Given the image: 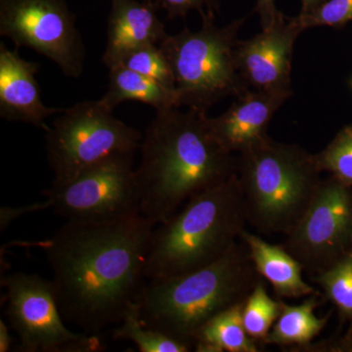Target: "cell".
I'll return each instance as SVG.
<instances>
[{"instance_id": "obj_1", "label": "cell", "mask_w": 352, "mask_h": 352, "mask_svg": "<svg viewBox=\"0 0 352 352\" xmlns=\"http://www.w3.org/2000/svg\"><path fill=\"white\" fill-rule=\"evenodd\" d=\"M156 224L142 214L67 220L43 249L64 319L95 335L120 323L145 283Z\"/></svg>"}, {"instance_id": "obj_2", "label": "cell", "mask_w": 352, "mask_h": 352, "mask_svg": "<svg viewBox=\"0 0 352 352\" xmlns=\"http://www.w3.org/2000/svg\"><path fill=\"white\" fill-rule=\"evenodd\" d=\"M208 118L194 109H166L157 111L146 129L135 175L141 214L156 226L237 173V155L217 143Z\"/></svg>"}, {"instance_id": "obj_3", "label": "cell", "mask_w": 352, "mask_h": 352, "mask_svg": "<svg viewBox=\"0 0 352 352\" xmlns=\"http://www.w3.org/2000/svg\"><path fill=\"white\" fill-rule=\"evenodd\" d=\"M261 280L247 245L237 241L205 267L146 281L138 298L139 317L148 327L194 349L196 333L215 315L244 303Z\"/></svg>"}, {"instance_id": "obj_4", "label": "cell", "mask_w": 352, "mask_h": 352, "mask_svg": "<svg viewBox=\"0 0 352 352\" xmlns=\"http://www.w3.org/2000/svg\"><path fill=\"white\" fill-rule=\"evenodd\" d=\"M248 223L237 173L191 199L153 232L146 281L186 274L214 263Z\"/></svg>"}, {"instance_id": "obj_5", "label": "cell", "mask_w": 352, "mask_h": 352, "mask_svg": "<svg viewBox=\"0 0 352 352\" xmlns=\"http://www.w3.org/2000/svg\"><path fill=\"white\" fill-rule=\"evenodd\" d=\"M237 156L248 223L267 235H287L320 187L322 171L315 155L268 138Z\"/></svg>"}, {"instance_id": "obj_6", "label": "cell", "mask_w": 352, "mask_h": 352, "mask_svg": "<svg viewBox=\"0 0 352 352\" xmlns=\"http://www.w3.org/2000/svg\"><path fill=\"white\" fill-rule=\"evenodd\" d=\"M201 29L185 28L159 44L175 76L178 108L208 113L214 104L250 89L236 66L238 34L247 18L215 25V14L200 13Z\"/></svg>"}, {"instance_id": "obj_7", "label": "cell", "mask_w": 352, "mask_h": 352, "mask_svg": "<svg viewBox=\"0 0 352 352\" xmlns=\"http://www.w3.org/2000/svg\"><path fill=\"white\" fill-rule=\"evenodd\" d=\"M53 182H65L119 155L140 149L141 132L113 117L100 100L63 109L45 132Z\"/></svg>"}, {"instance_id": "obj_8", "label": "cell", "mask_w": 352, "mask_h": 352, "mask_svg": "<svg viewBox=\"0 0 352 352\" xmlns=\"http://www.w3.org/2000/svg\"><path fill=\"white\" fill-rule=\"evenodd\" d=\"M6 315L20 340V351L97 352L101 340L69 330L58 305L52 281L36 274L16 272L1 279Z\"/></svg>"}, {"instance_id": "obj_9", "label": "cell", "mask_w": 352, "mask_h": 352, "mask_svg": "<svg viewBox=\"0 0 352 352\" xmlns=\"http://www.w3.org/2000/svg\"><path fill=\"white\" fill-rule=\"evenodd\" d=\"M134 154L119 155L65 182H53L46 201L67 220H109L141 214Z\"/></svg>"}, {"instance_id": "obj_10", "label": "cell", "mask_w": 352, "mask_h": 352, "mask_svg": "<svg viewBox=\"0 0 352 352\" xmlns=\"http://www.w3.org/2000/svg\"><path fill=\"white\" fill-rule=\"evenodd\" d=\"M0 34L48 58L65 76L83 73L85 45L66 0H0Z\"/></svg>"}, {"instance_id": "obj_11", "label": "cell", "mask_w": 352, "mask_h": 352, "mask_svg": "<svg viewBox=\"0 0 352 352\" xmlns=\"http://www.w3.org/2000/svg\"><path fill=\"white\" fill-rule=\"evenodd\" d=\"M351 234L352 188L330 175L282 245L303 270L318 275L351 252Z\"/></svg>"}, {"instance_id": "obj_12", "label": "cell", "mask_w": 352, "mask_h": 352, "mask_svg": "<svg viewBox=\"0 0 352 352\" xmlns=\"http://www.w3.org/2000/svg\"><path fill=\"white\" fill-rule=\"evenodd\" d=\"M302 31L281 12L254 38L238 41L236 66L250 89L293 95L292 66L296 38Z\"/></svg>"}, {"instance_id": "obj_13", "label": "cell", "mask_w": 352, "mask_h": 352, "mask_svg": "<svg viewBox=\"0 0 352 352\" xmlns=\"http://www.w3.org/2000/svg\"><path fill=\"white\" fill-rule=\"evenodd\" d=\"M291 96L249 89L219 117H208V129L226 151L241 154L270 138L273 116Z\"/></svg>"}, {"instance_id": "obj_14", "label": "cell", "mask_w": 352, "mask_h": 352, "mask_svg": "<svg viewBox=\"0 0 352 352\" xmlns=\"http://www.w3.org/2000/svg\"><path fill=\"white\" fill-rule=\"evenodd\" d=\"M38 64L27 61L17 50L0 43V116L47 131L46 120L63 109L44 105L36 80Z\"/></svg>"}, {"instance_id": "obj_15", "label": "cell", "mask_w": 352, "mask_h": 352, "mask_svg": "<svg viewBox=\"0 0 352 352\" xmlns=\"http://www.w3.org/2000/svg\"><path fill=\"white\" fill-rule=\"evenodd\" d=\"M107 41L103 62L108 69L122 63L131 51L147 44L159 45L166 38L164 23L152 0H110Z\"/></svg>"}, {"instance_id": "obj_16", "label": "cell", "mask_w": 352, "mask_h": 352, "mask_svg": "<svg viewBox=\"0 0 352 352\" xmlns=\"http://www.w3.org/2000/svg\"><path fill=\"white\" fill-rule=\"evenodd\" d=\"M240 239L247 245L254 267L267 280L279 298H298L320 292L303 280L302 266L282 245H273L258 236L243 231Z\"/></svg>"}, {"instance_id": "obj_17", "label": "cell", "mask_w": 352, "mask_h": 352, "mask_svg": "<svg viewBox=\"0 0 352 352\" xmlns=\"http://www.w3.org/2000/svg\"><path fill=\"white\" fill-rule=\"evenodd\" d=\"M99 100L111 110L126 101L147 104L155 108L156 112L178 108L175 89L164 87L122 65L109 69L108 90Z\"/></svg>"}, {"instance_id": "obj_18", "label": "cell", "mask_w": 352, "mask_h": 352, "mask_svg": "<svg viewBox=\"0 0 352 352\" xmlns=\"http://www.w3.org/2000/svg\"><path fill=\"white\" fill-rule=\"evenodd\" d=\"M321 296H308L300 305L281 303V311L264 340L266 344L308 346L327 325L329 317L318 318L314 310L320 305Z\"/></svg>"}, {"instance_id": "obj_19", "label": "cell", "mask_w": 352, "mask_h": 352, "mask_svg": "<svg viewBox=\"0 0 352 352\" xmlns=\"http://www.w3.org/2000/svg\"><path fill=\"white\" fill-rule=\"evenodd\" d=\"M244 303L215 315L196 333L193 346L199 352H258L259 342L245 332L242 322Z\"/></svg>"}, {"instance_id": "obj_20", "label": "cell", "mask_w": 352, "mask_h": 352, "mask_svg": "<svg viewBox=\"0 0 352 352\" xmlns=\"http://www.w3.org/2000/svg\"><path fill=\"white\" fill-rule=\"evenodd\" d=\"M120 324L113 331V339L129 340L135 344L139 351L188 352L193 349L187 342L144 325L139 317L138 300L127 308Z\"/></svg>"}, {"instance_id": "obj_21", "label": "cell", "mask_w": 352, "mask_h": 352, "mask_svg": "<svg viewBox=\"0 0 352 352\" xmlns=\"http://www.w3.org/2000/svg\"><path fill=\"white\" fill-rule=\"evenodd\" d=\"M281 303L268 295L263 280L254 287L242 308L243 325L252 339L264 344L281 311Z\"/></svg>"}, {"instance_id": "obj_22", "label": "cell", "mask_w": 352, "mask_h": 352, "mask_svg": "<svg viewBox=\"0 0 352 352\" xmlns=\"http://www.w3.org/2000/svg\"><path fill=\"white\" fill-rule=\"evenodd\" d=\"M323 289L324 295L331 300L344 320L352 324V254L340 259L327 270L315 277Z\"/></svg>"}, {"instance_id": "obj_23", "label": "cell", "mask_w": 352, "mask_h": 352, "mask_svg": "<svg viewBox=\"0 0 352 352\" xmlns=\"http://www.w3.org/2000/svg\"><path fill=\"white\" fill-rule=\"evenodd\" d=\"M315 159L322 173L327 171L352 188V124L344 127Z\"/></svg>"}, {"instance_id": "obj_24", "label": "cell", "mask_w": 352, "mask_h": 352, "mask_svg": "<svg viewBox=\"0 0 352 352\" xmlns=\"http://www.w3.org/2000/svg\"><path fill=\"white\" fill-rule=\"evenodd\" d=\"M120 65L175 90V76L170 62L157 44H147L131 51Z\"/></svg>"}, {"instance_id": "obj_25", "label": "cell", "mask_w": 352, "mask_h": 352, "mask_svg": "<svg viewBox=\"0 0 352 352\" xmlns=\"http://www.w3.org/2000/svg\"><path fill=\"white\" fill-rule=\"evenodd\" d=\"M292 19L302 32L317 27L342 28L352 20V0H325Z\"/></svg>"}, {"instance_id": "obj_26", "label": "cell", "mask_w": 352, "mask_h": 352, "mask_svg": "<svg viewBox=\"0 0 352 352\" xmlns=\"http://www.w3.org/2000/svg\"><path fill=\"white\" fill-rule=\"evenodd\" d=\"M157 9L166 12L168 19L185 18L191 11L219 12V0H152Z\"/></svg>"}, {"instance_id": "obj_27", "label": "cell", "mask_w": 352, "mask_h": 352, "mask_svg": "<svg viewBox=\"0 0 352 352\" xmlns=\"http://www.w3.org/2000/svg\"><path fill=\"white\" fill-rule=\"evenodd\" d=\"M276 0H256L254 12L258 13L261 19V28L266 29L276 21L278 16L281 14L278 10Z\"/></svg>"}, {"instance_id": "obj_28", "label": "cell", "mask_w": 352, "mask_h": 352, "mask_svg": "<svg viewBox=\"0 0 352 352\" xmlns=\"http://www.w3.org/2000/svg\"><path fill=\"white\" fill-rule=\"evenodd\" d=\"M46 208H50V203L47 201H44L43 204H34V205L28 206V207L13 208V210L9 208H2L1 212H0V226H1V230L3 231V229H6L10 224V222L17 219L18 217L27 214V212L44 210Z\"/></svg>"}, {"instance_id": "obj_29", "label": "cell", "mask_w": 352, "mask_h": 352, "mask_svg": "<svg viewBox=\"0 0 352 352\" xmlns=\"http://www.w3.org/2000/svg\"><path fill=\"white\" fill-rule=\"evenodd\" d=\"M13 338L6 322L0 320V352H8L12 349Z\"/></svg>"}, {"instance_id": "obj_30", "label": "cell", "mask_w": 352, "mask_h": 352, "mask_svg": "<svg viewBox=\"0 0 352 352\" xmlns=\"http://www.w3.org/2000/svg\"><path fill=\"white\" fill-rule=\"evenodd\" d=\"M332 351H352V329L349 335L340 342L338 346L333 347Z\"/></svg>"}, {"instance_id": "obj_31", "label": "cell", "mask_w": 352, "mask_h": 352, "mask_svg": "<svg viewBox=\"0 0 352 352\" xmlns=\"http://www.w3.org/2000/svg\"><path fill=\"white\" fill-rule=\"evenodd\" d=\"M325 0H300L302 2V9H300V14H305L308 11L312 10L315 7L320 6L321 3Z\"/></svg>"}, {"instance_id": "obj_32", "label": "cell", "mask_w": 352, "mask_h": 352, "mask_svg": "<svg viewBox=\"0 0 352 352\" xmlns=\"http://www.w3.org/2000/svg\"><path fill=\"white\" fill-rule=\"evenodd\" d=\"M351 252L352 254V234H351Z\"/></svg>"}, {"instance_id": "obj_33", "label": "cell", "mask_w": 352, "mask_h": 352, "mask_svg": "<svg viewBox=\"0 0 352 352\" xmlns=\"http://www.w3.org/2000/svg\"><path fill=\"white\" fill-rule=\"evenodd\" d=\"M351 87H352V80H351Z\"/></svg>"}]
</instances>
